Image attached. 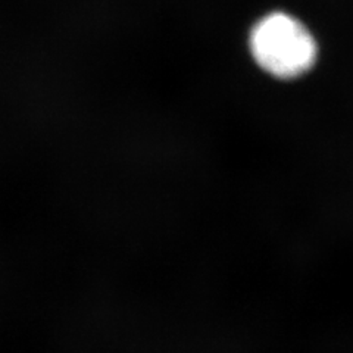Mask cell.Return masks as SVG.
Returning <instances> with one entry per match:
<instances>
[{
    "label": "cell",
    "instance_id": "cell-1",
    "mask_svg": "<svg viewBox=\"0 0 353 353\" xmlns=\"http://www.w3.org/2000/svg\"><path fill=\"white\" fill-rule=\"evenodd\" d=\"M250 52L261 68L275 79L292 80L312 68L318 46L299 19L275 12L263 17L250 32Z\"/></svg>",
    "mask_w": 353,
    "mask_h": 353
}]
</instances>
